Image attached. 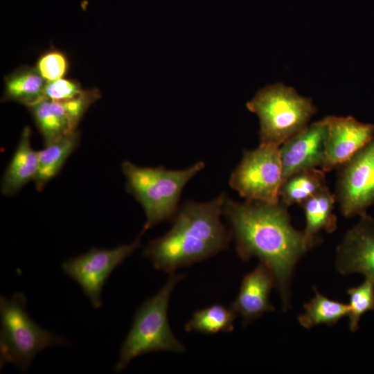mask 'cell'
Segmentation results:
<instances>
[{"label": "cell", "instance_id": "6da1fadb", "mask_svg": "<svg viewBox=\"0 0 374 374\" xmlns=\"http://www.w3.org/2000/svg\"><path fill=\"white\" fill-rule=\"evenodd\" d=\"M287 206L228 197L223 215L227 220L235 250L243 260L258 258L272 272L283 310L290 307V283L294 267L305 253L303 232L291 224Z\"/></svg>", "mask_w": 374, "mask_h": 374}, {"label": "cell", "instance_id": "7a4b0ae2", "mask_svg": "<svg viewBox=\"0 0 374 374\" xmlns=\"http://www.w3.org/2000/svg\"><path fill=\"white\" fill-rule=\"evenodd\" d=\"M224 193L205 202H185L172 220L170 229L151 240L143 256L157 270L173 274L226 249L231 234L222 222Z\"/></svg>", "mask_w": 374, "mask_h": 374}, {"label": "cell", "instance_id": "3957f363", "mask_svg": "<svg viewBox=\"0 0 374 374\" xmlns=\"http://www.w3.org/2000/svg\"><path fill=\"white\" fill-rule=\"evenodd\" d=\"M204 167L202 161L181 170L140 167L129 161L123 162L126 190L141 205L145 215L140 233L143 235L161 222L174 219L184 186Z\"/></svg>", "mask_w": 374, "mask_h": 374}, {"label": "cell", "instance_id": "277c9868", "mask_svg": "<svg viewBox=\"0 0 374 374\" xmlns=\"http://www.w3.org/2000/svg\"><path fill=\"white\" fill-rule=\"evenodd\" d=\"M184 275L169 274L166 283L135 312L132 327L122 343L114 372L125 369L135 357L157 351L184 353L186 347L174 335L168 309L172 293Z\"/></svg>", "mask_w": 374, "mask_h": 374}, {"label": "cell", "instance_id": "5b68a950", "mask_svg": "<svg viewBox=\"0 0 374 374\" xmlns=\"http://www.w3.org/2000/svg\"><path fill=\"white\" fill-rule=\"evenodd\" d=\"M27 299L21 292L10 298L0 296V366L12 364L26 373L42 350L69 345L64 337L38 325L26 310Z\"/></svg>", "mask_w": 374, "mask_h": 374}, {"label": "cell", "instance_id": "8992f818", "mask_svg": "<svg viewBox=\"0 0 374 374\" xmlns=\"http://www.w3.org/2000/svg\"><path fill=\"white\" fill-rule=\"evenodd\" d=\"M246 105L258 117L260 144L279 147L304 130L317 112L311 98L282 83L260 89Z\"/></svg>", "mask_w": 374, "mask_h": 374}, {"label": "cell", "instance_id": "52a82bcc", "mask_svg": "<svg viewBox=\"0 0 374 374\" xmlns=\"http://www.w3.org/2000/svg\"><path fill=\"white\" fill-rule=\"evenodd\" d=\"M230 186L245 200L276 203L283 182L280 147L259 144L244 150L229 179Z\"/></svg>", "mask_w": 374, "mask_h": 374}, {"label": "cell", "instance_id": "ba28073f", "mask_svg": "<svg viewBox=\"0 0 374 374\" xmlns=\"http://www.w3.org/2000/svg\"><path fill=\"white\" fill-rule=\"evenodd\" d=\"M142 235L139 233L132 242L112 249L91 248L63 261L62 270L79 285L92 307L98 309L102 306V290L111 274L139 248Z\"/></svg>", "mask_w": 374, "mask_h": 374}, {"label": "cell", "instance_id": "9c48e42d", "mask_svg": "<svg viewBox=\"0 0 374 374\" xmlns=\"http://www.w3.org/2000/svg\"><path fill=\"white\" fill-rule=\"evenodd\" d=\"M338 168L335 195L342 215L366 213L374 204V137Z\"/></svg>", "mask_w": 374, "mask_h": 374}, {"label": "cell", "instance_id": "30bf717a", "mask_svg": "<svg viewBox=\"0 0 374 374\" xmlns=\"http://www.w3.org/2000/svg\"><path fill=\"white\" fill-rule=\"evenodd\" d=\"M321 169L329 172L350 159L374 137V125L353 116H328Z\"/></svg>", "mask_w": 374, "mask_h": 374}, {"label": "cell", "instance_id": "8fae6325", "mask_svg": "<svg viewBox=\"0 0 374 374\" xmlns=\"http://www.w3.org/2000/svg\"><path fill=\"white\" fill-rule=\"evenodd\" d=\"M345 234L337 248L336 268L344 274H364L374 280V218L367 213Z\"/></svg>", "mask_w": 374, "mask_h": 374}, {"label": "cell", "instance_id": "7c38bea8", "mask_svg": "<svg viewBox=\"0 0 374 374\" xmlns=\"http://www.w3.org/2000/svg\"><path fill=\"white\" fill-rule=\"evenodd\" d=\"M325 118L309 124L280 146L283 181L299 171L321 167L324 157Z\"/></svg>", "mask_w": 374, "mask_h": 374}, {"label": "cell", "instance_id": "4fadbf2b", "mask_svg": "<svg viewBox=\"0 0 374 374\" xmlns=\"http://www.w3.org/2000/svg\"><path fill=\"white\" fill-rule=\"evenodd\" d=\"M274 287L276 283L272 272L261 262L242 278L238 294L230 307L242 318L244 326L267 312L274 311V307L270 303V293Z\"/></svg>", "mask_w": 374, "mask_h": 374}, {"label": "cell", "instance_id": "5bb4252c", "mask_svg": "<svg viewBox=\"0 0 374 374\" xmlns=\"http://www.w3.org/2000/svg\"><path fill=\"white\" fill-rule=\"evenodd\" d=\"M32 132L24 127L14 154L1 179V192L12 196L17 193L30 181L34 180L39 168V153L31 145Z\"/></svg>", "mask_w": 374, "mask_h": 374}, {"label": "cell", "instance_id": "9a60e30c", "mask_svg": "<svg viewBox=\"0 0 374 374\" xmlns=\"http://www.w3.org/2000/svg\"><path fill=\"white\" fill-rule=\"evenodd\" d=\"M335 202V194L327 186L301 204L305 217L303 235L308 250L317 243L321 231L332 233L336 230L337 219L333 213Z\"/></svg>", "mask_w": 374, "mask_h": 374}, {"label": "cell", "instance_id": "2e32d148", "mask_svg": "<svg viewBox=\"0 0 374 374\" xmlns=\"http://www.w3.org/2000/svg\"><path fill=\"white\" fill-rule=\"evenodd\" d=\"M80 140V132L75 130L38 151L39 168L33 180L37 190H43L47 183L60 172L68 158L78 146Z\"/></svg>", "mask_w": 374, "mask_h": 374}, {"label": "cell", "instance_id": "e0dca14e", "mask_svg": "<svg viewBox=\"0 0 374 374\" xmlns=\"http://www.w3.org/2000/svg\"><path fill=\"white\" fill-rule=\"evenodd\" d=\"M46 83L35 67L20 68L5 78L2 100L28 107L44 98Z\"/></svg>", "mask_w": 374, "mask_h": 374}, {"label": "cell", "instance_id": "ac0fdd59", "mask_svg": "<svg viewBox=\"0 0 374 374\" xmlns=\"http://www.w3.org/2000/svg\"><path fill=\"white\" fill-rule=\"evenodd\" d=\"M28 108L42 136L44 145L75 130L60 101L43 98Z\"/></svg>", "mask_w": 374, "mask_h": 374}, {"label": "cell", "instance_id": "d6986e66", "mask_svg": "<svg viewBox=\"0 0 374 374\" xmlns=\"http://www.w3.org/2000/svg\"><path fill=\"white\" fill-rule=\"evenodd\" d=\"M327 187L325 172L310 168L295 172L285 179L279 190V199L286 206L301 205Z\"/></svg>", "mask_w": 374, "mask_h": 374}, {"label": "cell", "instance_id": "ffe728a7", "mask_svg": "<svg viewBox=\"0 0 374 374\" xmlns=\"http://www.w3.org/2000/svg\"><path fill=\"white\" fill-rule=\"evenodd\" d=\"M314 297L303 305L305 312L298 317L299 323L303 328L310 329L320 324L330 326L348 315V304L327 298L320 294L316 287H314Z\"/></svg>", "mask_w": 374, "mask_h": 374}, {"label": "cell", "instance_id": "44dd1931", "mask_svg": "<svg viewBox=\"0 0 374 374\" xmlns=\"http://www.w3.org/2000/svg\"><path fill=\"white\" fill-rule=\"evenodd\" d=\"M237 316L230 306L213 304L194 312L184 325V330L205 335L230 332Z\"/></svg>", "mask_w": 374, "mask_h": 374}, {"label": "cell", "instance_id": "7402d4cb", "mask_svg": "<svg viewBox=\"0 0 374 374\" xmlns=\"http://www.w3.org/2000/svg\"><path fill=\"white\" fill-rule=\"evenodd\" d=\"M347 294L350 297L349 329L356 332L361 317L374 310V280L366 278L361 285L348 289Z\"/></svg>", "mask_w": 374, "mask_h": 374}, {"label": "cell", "instance_id": "603a6c76", "mask_svg": "<svg viewBox=\"0 0 374 374\" xmlns=\"http://www.w3.org/2000/svg\"><path fill=\"white\" fill-rule=\"evenodd\" d=\"M100 95L97 89L83 90L77 96L60 101L64 107L66 114L69 120L71 127H76L89 106L100 98Z\"/></svg>", "mask_w": 374, "mask_h": 374}, {"label": "cell", "instance_id": "cb8c5ba5", "mask_svg": "<svg viewBox=\"0 0 374 374\" xmlns=\"http://www.w3.org/2000/svg\"><path fill=\"white\" fill-rule=\"evenodd\" d=\"M35 68L46 81L62 78L68 69V61L64 53L51 51L39 58Z\"/></svg>", "mask_w": 374, "mask_h": 374}, {"label": "cell", "instance_id": "d4e9b609", "mask_svg": "<svg viewBox=\"0 0 374 374\" xmlns=\"http://www.w3.org/2000/svg\"><path fill=\"white\" fill-rule=\"evenodd\" d=\"M82 91L78 82L62 78L52 81H46L44 90V98L56 101H65L77 96Z\"/></svg>", "mask_w": 374, "mask_h": 374}]
</instances>
